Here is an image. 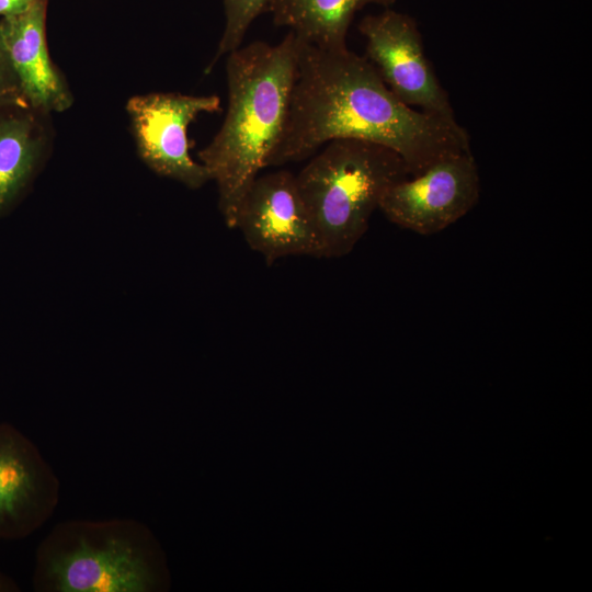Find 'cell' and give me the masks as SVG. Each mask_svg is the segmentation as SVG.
I'll return each mask as SVG.
<instances>
[{
    "label": "cell",
    "instance_id": "52a82bcc",
    "mask_svg": "<svg viewBox=\"0 0 592 592\" xmlns=\"http://www.w3.org/2000/svg\"><path fill=\"white\" fill-rule=\"evenodd\" d=\"M480 178L471 151L441 159L385 194L379 209L395 225L431 236L458 221L477 204Z\"/></svg>",
    "mask_w": 592,
    "mask_h": 592
},
{
    "label": "cell",
    "instance_id": "9a60e30c",
    "mask_svg": "<svg viewBox=\"0 0 592 592\" xmlns=\"http://www.w3.org/2000/svg\"><path fill=\"white\" fill-rule=\"evenodd\" d=\"M34 1L35 0H0V19L23 13Z\"/></svg>",
    "mask_w": 592,
    "mask_h": 592
},
{
    "label": "cell",
    "instance_id": "8992f818",
    "mask_svg": "<svg viewBox=\"0 0 592 592\" xmlns=\"http://www.w3.org/2000/svg\"><path fill=\"white\" fill-rule=\"evenodd\" d=\"M358 31L366 42L365 57L401 102L455 118L448 94L426 58L412 16L386 8L379 14L364 16Z\"/></svg>",
    "mask_w": 592,
    "mask_h": 592
},
{
    "label": "cell",
    "instance_id": "5b68a950",
    "mask_svg": "<svg viewBox=\"0 0 592 592\" xmlns=\"http://www.w3.org/2000/svg\"><path fill=\"white\" fill-rule=\"evenodd\" d=\"M220 98L178 92L134 95L126 103L136 149L155 173L191 190L212 181L200 161L192 158L187 128L203 113L220 111Z\"/></svg>",
    "mask_w": 592,
    "mask_h": 592
},
{
    "label": "cell",
    "instance_id": "7c38bea8",
    "mask_svg": "<svg viewBox=\"0 0 592 592\" xmlns=\"http://www.w3.org/2000/svg\"><path fill=\"white\" fill-rule=\"evenodd\" d=\"M397 0H270L266 11L276 26L287 27L305 43L322 48L346 47L357 11L369 4L389 8Z\"/></svg>",
    "mask_w": 592,
    "mask_h": 592
},
{
    "label": "cell",
    "instance_id": "277c9868",
    "mask_svg": "<svg viewBox=\"0 0 592 592\" xmlns=\"http://www.w3.org/2000/svg\"><path fill=\"white\" fill-rule=\"evenodd\" d=\"M320 149L295 179L322 258H341L367 231L387 191L410 173L396 151L379 144L334 139Z\"/></svg>",
    "mask_w": 592,
    "mask_h": 592
},
{
    "label": "cell",
    "instance_id": "6da1fadb",
    "mask_svg": "<svg viewBox=\"0 0 592 592\" xmlns=\"http://www.w3.org/2000/svg\"><path fill=\"white\" fill-rule=\"evenodd\" d=\"M334 139L383 145L410 175L470 150L466 128L401 102L365 56L299 39L287 118L267 167L309 159Z\"/></svg>",
    "mask_w": 592,
    "mask_h": 592
},
{
    "label": "cell",
    "instance_id": "7a4b0ae2",
    "mask_svg": "<svg viewBox=\"0 0 592 592\" xmlns=\"http://www.w3.org/2000/svg\"><path fill=\"white\" fill-rule=\"evenodd\" d=\"M299 38L278 44L255 41L226 55L228 106L213 139L198 151L216 183L218 209L235 228L249 187L267 168L282 135L291 100Z\"/></svg>",
    "mask_w": 592,
    "mask_h": 592
},
{
    "label": "cell",
    "instance_id": "ba28073f",
    "mask_svg": "<svg viewBox=\"0 0 592 592\" xmlns=\"http://www.w3.org/2000/svg\"><path fill=\"white\" fill-rule=\"evenodd\" d=\"M235 228L267 265L286 257L322 258L317 229L295 175L287 170L257 177L239 207Z\"/></svg>",
    "mask_w": 592,
    "mask_h": 592
},
{
    "label": "cell",
    "instance_id": "9c48e42d",
    "mask_svg": "<svg viewBox=\"0 0 592 592\" xmlns=\"http://www.w3.org/2000/svg\"><path fill=\"white\" fill-rule=\"evenodd\" d=\"M59 480L38 447L0 422V539H22L42 527L59 502Z\"/></svg>",
    "mask_w": 592,
    "mask_h": 592
},
{
    "label": "cell",
    "instance_id": "5bb4252c",
    "mask_svg": "<svg viewBox=\"0 0 592 592\" xmlns=\"http://www.w3.org/2000/svg\"><path fill=\"white\" fill-rule=\"evenodd\" d=\"M9 104L29 105L22 94L0 27V106Z\"/></svg>",
    "mask_w": 592,
    "mask_h": 592
},
{
    "label": "cell",
    "instance_id": "3957f363",
    "mask_svg": "<svg viewBox=\"0 0 592 592\" xmlns=\"http://www.w3.org/2000/svg\"><path fill=\"white\" fill-rule=\"evenodd\" d=\"M36 592H161L170 587L166 555L135 519L68 520L35 551Z\"/></svg>",
    "mask_w": 592,
    "mask_h": 592
},
{
    "label": "cell",
    "instance_id": "2e32d148",
    "mask_svg": "<svg viewBox=\"0 0 592 592\" xmlns=\"http://www.w3.org/2000/svg\"><path fill=\"white\" fill-rule=\"evenodd\" d=\"M20 587L13 578L0 570V592H19Z\"/></svg>",
    "mask_w": 592,
    "mask_h": 592
},
{
    "label": "cell",
    "instance_id": "8fae6325",
    "mask_svg": "<svg viewBox=\"0 0 592 592\" xmlns=\"http://www.w3.org/2000/svg\"><path fill=\"white\" fill-rule=\"evenodd\" d=\"M50 115L30 105L0 106V218L22 201L49 155Z\"/></svg>",
    "mask_w": 592,
    "mask_h": 592
},
{
    "label": "cell",
    "instance_id": "4fadbf2b",
    "mask_svg": "<svg viewBox=\"0 0 592 592\" xmlns=\"http://www.w3.org/2000/svg\"><path fill=\"white\" fill-rule=\"evenodd\" d=\"M270 0H223L225 26L212 61L206 66L209 73L215 65L239 48L246 34L258 16L265 13Z\"/></svg>",
    "mask_w": 592,
    "mask_h": 592
},
{
    "label": "cell",
    "instance_id": "30bf717a",
    "mask_svg": "<svg viewBox=\"0 0 592 592\" xmlns=\"http://www.w3.org/2000/svg\"><path fill=\"white\" fill-rule=\"evenodd\" d=\"M48 0H35L21 14L0 19L3 41L26 103L52 114L73 104L68 81L53 61L46 39Z\"/></svg>",
    "mask_w": 592,
    "mask_h": 592
}]
</instances>
